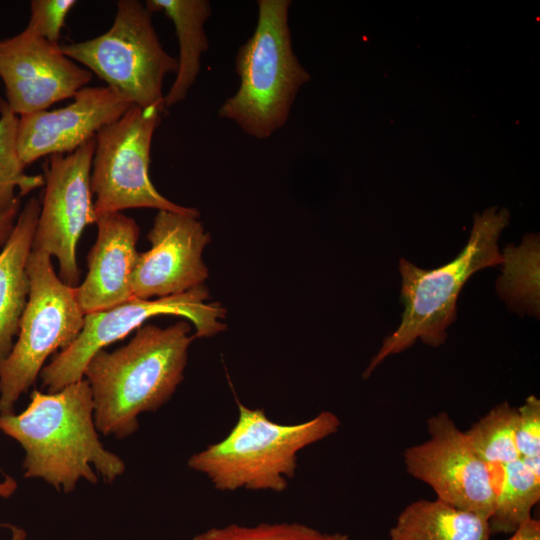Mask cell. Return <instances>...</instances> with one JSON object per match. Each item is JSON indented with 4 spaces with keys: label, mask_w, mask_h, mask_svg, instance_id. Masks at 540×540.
<instances>
[{
    "label": "cell",
    "mask_w": 540,
    "mask_h": 540,
    "mask_svg": "<svg viewBox=\"0 0 540 540\" xmlns=\"http://www.w3.org/2000/svg\"><path fill=\"white\" fill-rule=\"evenodd\" d=\"M0 431L23 448L24 477L39 478L63 492L80 480L113 482L124 461L98 436L92 392L83 378L53 393L33 390L19 414L0 415Z\"/></svg>",
    "instance_id": "obj_1"
},
{
    "label": "cell",
    "mask_w": 540,
    "mask_h": 540,
    "mask_svg": "<svg viewBox=\"0 0 540 540\" xmlns=\"http://www.w3.org/2000/svg\"><path fill=\"white\" fill-rule=\"evenodd\" d=\"M190 331L185 320L166 328L146 324L125 346L92 356L84 377L99 433L126 438L138 429L141 413L156 411L171 399L184 378L195 338Z\"/></svg>",
    "instance_id": "obj_2"
},
{
    "label": "cell",
    "mask_w": 540,
    "mask_h": 540,
    "mask_svg": "<svg viewBox=\"0 0 540 540\" xmlns=\"http://www.w3.org/2000/svg\"><path fill=\"white\" fill-rule=\"evenodd\" d=\"M509 219V211L496 206L481 215L476 213L467 244L456 258L441 267L427 270L404 258L399 260L402 319L383 340L363 378H368L388 356L403 352L417 339L433 347L446 341L447 329L457 318V299L464 284L475 272L501 264L498 240Z\"/></svg>",
    "instance_id": "obj_3"
},
{
    "label": "cell",
    "mask_w": 540,
    "mask_h": 540,
    "mask_svg": "<svg viewBox=\"0 0 540 540\" xmlns=\"http://www.w3.org/2000/svg\"><path fill=\"white\" fill-rule=\"evenodd\" d=\"M237 405L238 418L228 435L188 460L191 469L221 491H284L295 476L298 453L336 433L341 424L330 411L305 422L280 424L261 408Z\"/></svg>",
    "instance_id": "obj_4"
},
{
    "label": "cell",
    "mask_w": 540,
    "mask_h": 540,
    "mask_svg": "<svg viewBox=\"0 0 540 540\" xmlns=\"http://www.w3.org/2000/svg\"><path fill=\"white\" fill-rule=\"evenodd\" d=\"M291 4V0L257 1L255 30L235 57L239 88L218 110L220 118L258 140L268 139L287 123L300 88L311 79L293 50Z\"/></svg>",
    "instance_id": "obj_5"
},
{
    "label": "cell",
    "mask_w": 540,
    "mask_h": 540,
    "mask_svg": "<svg viewBox=\"0 0 540 540\" xmlns=\"http://www.w3.org/2000/svg\"><path fill=\"white\" fill-rule=\"evenodd\" d=\"M60 49L131 104L166 113L163 82L167 74H176L178 60L162 47L145 4L119 0L108 31L86 41L60 44Z\"/></svg>",
    "instance_id": "obj_6"
},
{
    "label": "cell",
    "mask_w": 540,
    "mask_h": 540,
    "mask_svg": "<svg viewBox=\"0 0 540 540\" xmlns=\"http://www.w3.org/2000/svg\"><path fill=\"white\" fill-rule=\"evenodd\" d=\"M27 274L30 291L19 332L0 362V415L14 413L16 402L34 385L46 359L69 347L84 325L85 313L74 287L62 282L49 254L31 250Z\"/></svg>",
    "instance_id": "obj_7"
},
{
    "label": "cell",
    "mask_w": 540,
    "mask_h": 540,
    "mask_svg": "<svg viewBox=\"0 0 540 540\" xmlns=\"http://www.w3.org/2000/svg\"><path fill=\"white\" fill-rule=\"evenodd\" d=\"M162 115L157 108L133 105L97 132L90 173L96 216L130 208H154L199 217L197 209L176 204L160 194L150 179L151 143Z\"/></svg>",
    "instance_id": "obj_8"
},
{
    "label": "cell",
    "mask_w": 540,
    "mask_h": 540,
    "mask_svg": "<svg viewBox=\"0 0 540 540\" xmlns=\"http://www.w3.org/2000/svg\"><path fill=\"white\" fill-rule=\"evenodd\" d=\"M205 284L185 293L155 300L133 298L115 307L85 314L83 328L75 341L60 351L39 374L47 392H57L84 378L88 361L98 351L120 340L157 315H176L191 321L195 338L211 337L226 329L221 321L226 309L219 302L207 303Z\"/></svg>",
    "instance_id": "obj_9"
},
{
    "label": "cell",
    "mask_w": 540,
    "mask_h": 540,
    "mask_svg": "<svg viewBox=\"0 0 540 540\" xmlns=\"http://www.w3.org/2000/svg\"><path fill=\"white\" fill-rule=\"evenodd\" d=\"M96 137L67 155L48 156L44 167V197L34 234L32 250L54 256L59 278L77 287L80 269L76 249L84 228L95 224L90 173Z\"/></svg>",
    "instance_id": "obj_10"
},
{
    "label": "cell",
    "mask_w": 540,
    "mask_h": 540,
    "mask_svg": "<svg viewBox=\"0 0 540 540\" xmlns=\"http://www.w3.org/2000/svg\"><path fill=\"white\" fill-rule=\"evenodd\" d=\"M429 438L403 454L409 475L429 485L443 502L489 521L495 489L487 465L448 413L427 420Z\"/></svg>",
    "instance_id": "obj_11"
},
{
    "label": "cell",
    "mask_w": 540,
    "mask_h": 540,
    "mask_svg": "<svg viewBox=\"0 0 540 540\" xmlns=\"http://www.w3.org/2000/svg\"><path fill=\"white\" fill-rule=\"evenodd\" d=\"M0 77L9 108L22 116L73 98L91 81L92 73L64 55L60 44H51L25 28L0 40Z\"/></svg>",
    "instance_id": "obj_12"
},
{
    "label": "cell",
    "mask_w": 540,
    "mask_h": 540,
    "mask_svg": "<svg viewBox=\"0 0 540 540\" xmlns=\"http://www.w3.org/2000/svg\"><path fill=\"white\" fill-rule=\"evenodd\" d=\"M147 239L151 248L139 253L131 276L134 298H163L204 284L202 253L211 236L198 216L159 210Z\"/></svg>",
    "instance_id": "obj_13"
},
{
    "label": "cell",
    "mask_w": 540,
    "mask_h": 540,
    "mask_svg": "<svg viewBox=\"0 0 540 540\" xmlns=\"http://www.w3.org/2000/svg\"><path fill=\"white\" fill-rule=\"evenodd\" d=\"M132 106L108 86L84 87L65 107L19 116L17 147L23 165L72 153Z\"/></svg>",
    "instance_id": "obj_14"
},
{
    "label": "cell",
    "mask_w": 540,
    "mask_h": 540,
    "mask_svg": "<svg viewBox=\"0 0 540 540\" xmlns=\"http://www.w3.org/2000/svg\"><path fill=\"white\" fill-rule=\"evenodd\" d=\"M97 238L88 253V273L74 287L85 314L106 310L133 299L131 276L139 252L140 228L122 212L96 216Z\"/></svg>",
    "instance_id": "obj_15"
},
{
    "label": "cell",
    "mask_w": 540,
    "mask_h": 540,
    "mask_svg": "<svg viewBox=\"0 0 540 540\" xmlns=\"http://www.w3.org/2000/svg\"><path fill=\"white\" fill-rule=\"evenodd\" d=\"M41 210L31 197L20 210L13 231L0 251V362L12 350L27 304L30 281L27 260Z\"/></svg>",
    "instance_id": "obj_16"
},
{
    "label": "cell",
    "mask_w": 540,
    "mask_h": 540,
    "mask_svg": "<svg viewBox=\"0 0 540 540\" xmlns=\"http://www.w3.org/2000/svg\"><path fill=\"white\" fill-rule=\"evenodd\" d=\"M151 12L162 11L173 22L179 43L175 80L164 96L166 108L187 97L201 69L202 55L209 42L204 25L212 13L208 0H147Z\"/></svg>",
    "instance_id": "obj_17"
},
{
    "label": "cell",
    "mask_w": 540,
    "mask_h": 540,
    "mask_svg": "<svg viewBox=\"0 0 540 540\" xmlns=\"http://www.w3.org/2000/svg\"><path fill=\"white\" fill-rule=\"evenodd\" d=\"M491 535L487 519L436 498L407 505L388 540H490Z\"/></svg>",
    "instance_id": "obj_18"
},
{
    "label": "cell",
    "mask_w": 540,
    "mask_h": 540,
    "mask_svg": "<svg viewBox=\"0 0 540 540\" xmlns=\"http://www.w3.org/2000/svg\"><path fill=\"white\" fill-rule=\"evenodd\" d=\"M540 499V458H518L501 471L495 491V507L489 526L491 534H512L531 518Z\"/></svg>",
    "instance_id": "obj_19"
},
{
    "label": "cell",
    "mask_w": 540,
    "mask_h": 540,
    "mask_svg": "<svg viewBox=\"0 0 540 540\" xmlns=\"http://www.w3.org/2000/svg\"><path fill=\"white\" fill-rule=\"evenodd\" d=\"M497 291L511 310L539 316V236L526 235L521 245L506 246Z\"/></svg>",
    "instance_id": "obj_20"
},
{
    "label": "cell",
    "mask_w": 540,
    "mask_h": 540,
    "mask_svg": "<svg viewBox=\"0 0 540 540\" xmlns=\"http://www.w3.org/2000/svg\"><path fill=\"white\" fill-rule=\"evenodd\" d=\"M517 418V408L503 402L464 431L474 451L487 465L495 491L502 468L520 458L516 447Z\"/></svg>",
    "instance_id": "obj_21"
},
{
    "label": "cell",
    "mask_w": 540,
    "mask_h": 540,
    "mask_svg": "<svg viewBox=\"0 0 540 540\" xmlns=\"http://www.w3.org/2000/svg\"><path fill=\"white\" fill-rule=\"evenodd\" d=\"M18 119L6 100L0 98V214L45 184L42 175L24 171L17 147Z\"/></svg>",
    "instance_id": "obj_22"
},
{
    "label": "cell",
    "mask_w": 540,
    "mask_h": 540,
    "mask_svg": "<svg viewBox=\"0 0 540 540\" xmlns=\"http://www.w3.org/2000/svg\"><path fill=\"white\" fill-rule=\"evenodd\" d=\"M322 533L301 523H261L256 526L230 524L214 527L196 535L193 540H330Z\"/></svg>",
    "instance_id": "obj_23"
},
{
    "label": "cell",
    "mask_w": 540,
    "mask_h": 540,
    "mask_svg": "<svg viewBox=\"0 0 540 540\" xmlns=\"http://www.w3.org/2000/svg\"><path fill=\"white\" fill-rule=\"evenodd\" d=\"M74 0H33L30 4V20L26 27L31 33L59 45L61 30Z\"/></svg>",
    "instance_id": "obj_24"
},
{
    "label": "cell",
    "mask_w": 540,
    "mask_h": 540,
    "mask_svg": "<svg viewBox=\"0 0 540 540\" xmlns=\"http://www.w3.org/2000/svg\"><path fill=\"white\" fill-rule=\"evenodd\" d=\"M516 447L521 458H540V400L531 395L517 408Z\"/></svg>",
    "instance_id": "obj_25"
},
{
    "label": "cell",
    "mask_w": 540,
    "mask_h": 540,
    "mask_svg": "<svg viewBox=\"0 0 540 540\" xmlns=\"http://www.w3.org/2000/svg\"><path fill=\"white\" fill-rule=\"evenodd\" d=\"M20 210L21 200L0 214V248L4 246L12 233Z\"/></svg>",
    "instance_id": "obj_26"
},
{
    "label": "cell",
    "mask_w": 540,
    "mask_h": 540,
    "mask_svg": "<svg viewBox=\"0 0 540 540\" xmlns=\"http://www.w3.org/2000/svg\"><path fill=\"white\" fill-rule=\"evenodd\" d=\"M506 540H540V521L531 517Z\"/></svg>",
    "instance_id": "obj_27"
},
{
    "label": "cell",
    "mask_w": 540,
    "mask_h": 540,
    "mask_svg": "<svg viewBox=\"0 0 540 540\" xmlns=\"http://www.w3.org/2000/svg\"><path fill=\"white\" fill-rule=\"evenodd\" d=\"M18 484L12 477L7 476L4 480L0 481V498H9L16 491Z\"/></svg>",
    "instance_id": "obj_28"
},
{
    "label": "cell",
    "mask_w": 540,
    "mask_h": 540,
    "mask_svg": "<svg viewBox=\"0 0 540 540\" xmlns=\"http://www.w3.org/2000/svg\"><path fill=\"white\" fill-rule=\"evenodd\" d=\"M9 530L11 531V537L10 540H24L26 538V532L17 526H8Z\"/></svg>",
    "instance_id": "obj_29"
},
{
    "label": "cell",
    "mask_w": 540,
    "mask_h": 540,
    "mask_svg": "<svg viewBox=\"0 0 540 540\" xmlns=\"http://www.w3.org/2000/svg\"><path fill=\"white\" fill-rule=\"evenodd\" d=\"M330 540H350L346 534L333 533Z\"/></svg>",
    "instance_id": "obj_30"
}]
</instances>
